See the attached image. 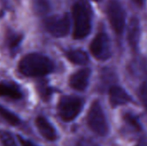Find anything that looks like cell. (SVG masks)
<instances>
[{
    "label": "cell",
    "instance_id": "obj_1",
    "mask_svg": "<svg viewBox=\"0 0 147 146\" xmlns=\"http://www.w3.org/2000/svg\"><path fill=\"white\" fill-rule=\"evenodd\" d=\"M20 72L29 77H44L51 73L54 69L53 61L40 53H29L25 55L19 62Z\"/></svg>",
    "mask_w": 147,
    "mask_h": 146
},
{
    "label": "cell",
    "instance_id": "obj_2",
    "mask_svg": "<svg viewBox=\"0 0 147 146\" xmlns=\"http://www.w3.org/2000/svg\"><path fill=\"white\" fill-rule=\"evenodd\" d=\"M72 17L74 22V39L81 40L88 36L91 30V16L86 5L81 2L74 3L72 7Z\"/></svg>",
    "mask_w": 147,
    "mask_h": 146
},
{
    "label": "cell",
    "instance_id": "obj_3",
    "mask_svg": "<svg viewBox=\"0 0 147 146\" xmlns=\"http://www.w3.org/2000/svg\"><path fill=\"white\" fill-rule=\"evenodd\" d=\"M89 127L99 136H106L109 133V126L101 103L98 101L92 102L87 115Z\"/></svg>",
    "mask_w": 147,
    "mask_h": 146
},
{
    "label": "cell",
    "instance_id": "obj_4",
    "mask_svg": "<svg viewBox=\"0 0 147 146\" xmlns=\"http://www.w3.org/2000/svg\"><path fill=\"white\" fill-rule=\"evenodd\" d=\"M83 100L77 96H63L58 104V113L61 120L69 122L73 120L83 108Z\"/></svg>",
    "mask_w": 147,
    "mask_h": 146
},
{
    "label": "cell",
    "instance_id": "obj_5",
    "mask_svg": "<svg viewBox=\"0 0 147 146\" xmlns=\"http://www.w3.org/2000/svg\"><path fill=\"white\" fill-rule=\"evenodd\" d=\"M44 26L47 32L53 36L60 38L65 37L69 34L71 22L68 14L53 15L48 16L44 21Z\"/></svg>",
    "mask_w": 147,
    "mask_h": 146
},
{
    "label": "cell",
    "instance_id": "obj_6",
    "mask_svg": "<svg viewBox=\"0 0 147 146\" xmlns=\"http://www.w3.org/2000/svg\"><path fill=\"white\" fill-rule=\"evenodd\" d=\"M107 14L113 30L117 34H121L126 24V13L121 3L116 0L109 1Z\"/></svg>",
    "mask_w": 147,
    "mask_h": 146
},
{
    "label": "cell",
    "instance_id": "obj_7",
    "mask_svg": "<svg viewBox=\"0 0 147 146\" xmlns=\"http://www.w3.org/2000/svg\"><path fill=\"white\" fill-rule=\"evenodd\" d=\"M92 55L99 60H106L111 56V45L109 36L105 33H99L90 44Z\"/></svg>",
    "mask_w": 147,
    "mask_h": 146
},
{
    "label": "cell",
    "instance_id": "obj_8",
    "mask_svg": "<svg viewBox=\"0 0 147 146\" xmlns=\"http://www.w3.org/2000/svg\"><path fill=\"white\" fill-rule=\"evenodd\" d=\"M90 76V70L88 68L82 69L77 71L70 78L69 81L70 86L76 90H79V91L84 90L88 86Z\"/></svg>",
    "mask_w": 147,
    "mask_h": 146
},
{
    "label": "cell",
    "instance_id": "obj_9",
    "mask_svg": "<svg viewBox=\"0 0 147 146\" xmlns=\"http://www.w3.org/2000/svg\"><path fill=\"white\" fill-rule=\"evenodd\" d=\"M35 125L40 135L48 141H54L57 139V133L52 124L43 116H39L35 120Z\"/></svg>",
    "mask_w": 147,
    "mask_h": 146
},
{
    "label": "cell",
    "instance_id": "obj_10",
    "mask_svg": "<svg viewBox=\"0 0 147 146\" xmlns=\"http://www.w3.org/2000/svg\"><path fill=\"white\" fill-rule=\"evenodd\" d=\"M109 101L112 107L125 105L131 101V96L124 89L119 86H113L109 90Z\"/></svg>",
    "mask_w": 147,
    "mask_h": 146
},
{
    "label": "cell",
    "instance_id": "obj_11",
    "mask_svg": "<svg viewBox=\"0 0 147 146\" xmlns=\"http://www.w3.org/2000/svg\"><path fill=\"white\" fill-rule=\"evenodd\" d=\"M140 37V25L136 17H133L128 24L127 28V40L133 49H136L139 45Z\"/></svg>",
    "mask_w": 147,
    "mask_h": 146
},
{
    "label": "cell",
    "instance_id": "obj_12",
    "mask_svg": "<svg viewBox=\"0 0 147 146\" xmlns=\"http://www.w3.org/2000/svg\"><path fill=\"white\" fill-rule=\"evenodd\" d=\"M0 96H6L13 100H20L22 97V94L16 83L6 81L0 83Z\"/></svg>",
    "mask_w": 147,
    "mask_h": 146
},
{
    "label": "cell",
    "instance_id": "obj_13",
    "mask_svg": "<svg viewBox=\"0 0 147 146\" xmlns=\"http://www.w3.org/2000/svg\"><path fill=\"white\" fill-rule=\"evenodd\" d=\"M67 59L73 64L76 65H86L89 62V56L88 54L80 49L77 50H71L66 52Z\"/></svg>",
    "mask_w": 147,
    "mask_h": 146
},
{
    "label": "cell",
    "instance_id": "obj_14",
    "mask_svg": "<svg viewBox=\"0 0 147 146\" xmlns=\"http://www.w3.org/2000/svg\"><path fill=\"white\" fill-rule=\"evenodd\" d=\"M33 7L37 15H43L49 12L51 4L48 0H33Z\"/></svg>",
    "mask_w": 147,
    "mask_h": 146
},
{
    "label": "cell",
    "instance_id": "obj_15",
    "mask_svg": "<svg viewBox=\"0 0 147 146\" xmlns=\"http://www.w3.org/2000/svg\"><path fill=\"white\" fill-rule=\"evenodd\" d=\"M0 116L11 126H17L20 123V119L16 114L2 106H0Z\"/></svg>",
    "mask_w": 147,
    "mask_h": 146
},
{
    "label": "cell",
    "instance_id": "obj_16",
    "mask_svg": "<svg viewBox=\"0 0 147 146\" xmlns=\"http://www.w3.org/2000/svg\"><path fill=\"white\" fill-rule=\"evenodd\" d=\"M22 34H16V33H12L9 34L8 35L7 38V44L9 48L11 51H15L18 48V46H20L22 40Z\"/></svg>",
    "mask_w": 147,
    "mask_h": 146
},
{
    "label": "cell",
    "instance_id": "obj_17",
    "mask_svg": "<svg viewBox=\"0 0 147 146\" xmlns=\"http://www.w3.org/2000/svg\"><path fill=\"white\" fill-rule=\"evenodd\" d=\"M0 141L3 146H17L13 135L4 130H0Z\"/></svg>",
    "mask_w": 147,
    "mask_h": 146
},
{
    "label": "cell",
    "instance_id": "obj_18",
    "mask_svg": "<svg viewBox=\"0 0 147 146\" xmlns=\"http://www.w3.org/2000/svg\"><path fill=\"white\" fill-rule=\"evenodd\" d=\"M38 91H39L41 98L43 100H45V101H47L50 98L52 93L53 92V90L52 88H50L46 83H42V82L40 83V84H39Z\"/></svg>",
    "mask_w": 147,
    "mask_h": 146
},
{
    "label": "cell",
    "instance_id": "obj_19",
    "mask_svg": "<svg viewBox=\"0 0 147 146\" xmlns=\"http://www.w3.org/2000/svg\"><path fill=\"white\" fill-rule=\"evenodd\" d=\"M124 120L127 124H129L130 126H132L134 129H136V130H140L141 129L140 124L139 123L138 120L133 114H126L124 115Z\"/></svg>",
    "mask_w": 147,
    "mask_h": 146
},
{
    "label": "cell",
    "instance_id": "obj_20",
    "mask_svg": "<svg viewBox=\"0 0 147 146\" xmlns=\"http://www.w3.org/2000/svg\"><path fill=\"white\" fill-rule=\"evenodd\" d=\"M140 97L147 110V82L144 83L140 89Z\"/></svg>",
    "mask_w": 147,
    "mask_h": 146
},
{
    "label": "cell",
    "instance_id": "obj_21",
    "mask_svg": "<svg viewBox=\"0 0 147 146\" xmlns=\"http://www.w3.org/2000/svg\"><path fill=\"white\" fill-rule=\"evenodd\" d=\"M17 138H18V140L21 143V145L22 146H36L35 145H34L33 143H31L30 141L26 140V139H24L23 138H22L20 136H17Z\"/></svg>",
    "mask_w": 147,
    "mask_h": 146
},
{
    "label": "cell",
    "instance_id": "obj_22",
    "mask_svg": "<svg viewBox=\"0 0 147 146\" xmlns=\"http://www.w3.org/2000/svg\"><path fill=\"white\" fill-rule=\"evenodd\" d=\"M138 5H142L143 3H144V2H145V0H134Z\"/></svg>",
    "mask_w": 147,
    "mask_h": 146
},
{
    "label": "cell",
    "instance_id": "obj_23",
    "mask_svg": "<svg viewBox=\"0 0 147 146\" xmlns=\"http://www.w3.org/2000/svg\"><path fill=\"white\" fill-rule=\"evenodd\" d=\"M94 1H96V2H98V1H100V0H94Z\"/></svg>",
    "mask_w": 147,
    "mask_h": 146
},
{
    "label": "cell",
    "instance_id": "obj_24",
    "mask_svg": "<svg viewBox=\"0 0 147 146\" xmlns=\"http://www.w3.org/2000/svg\"><path fill=\"white\" fill-rule=\"evenodd\" d=\"M137 146H138V145H137Z\"/></svg>",
    "mask_w": 147,
    "mask_h": 146
}]
</instances>
